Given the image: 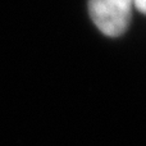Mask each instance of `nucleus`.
<instances>
[{"label":"nucleus","mask_w":146,"mask_h":146,"mask_svg":"<svg viewBox=\"0 0 146 146\" xmlns=\"http://www.w3.org/2000/svg\"><path fill=\"white\" fill-rule=\"evenodd\" d=\"M133 5L140 10V12L146 14V0H133Z\"/></svg>","instance_id":"obj_2"},{"label":"nucleus","mask_w":146,"mask_h":146,"mask_svg":"<svg viewBox=\"0 0 146 146\" xmlns=\"http://www.w3.org/2000/svg\"><path fill=\"white\" fill-rule=\"evenodd\" d=\"M133 0H88V9L96 27L106 36H119L131 21Z\"/></svg>","instance_id":"obj_1"}]
</instances>
